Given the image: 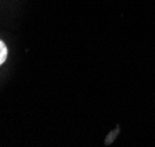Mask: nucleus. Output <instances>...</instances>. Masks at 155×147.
I'll return each instance as SVG.
<instances>
[{
  "instance_id": "1",
  "label": "nucleus",
  "mask_w": 155,
  "mask_h": 147,
  "mask_svg": "<svg viewBox=\"0 0 155 147\" xmlns=\"http://www.w3.org/2000/svg\"><path fill=\"white\" fill-rule=\"evenodd\" d=\"M7 58V47L0 40V65L6 61Z\"/></svg>"
}]
</instances>
